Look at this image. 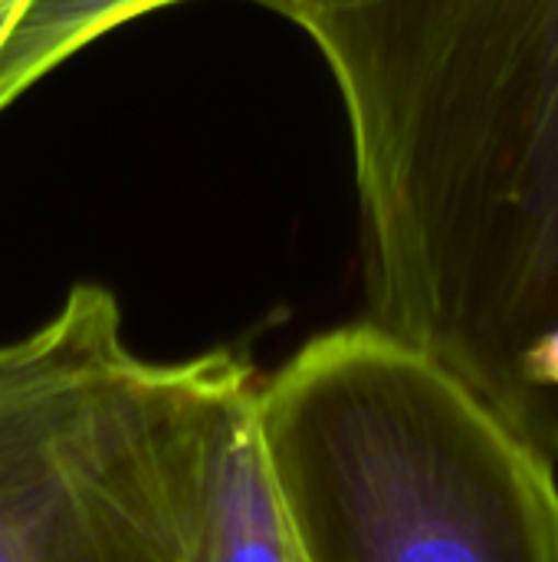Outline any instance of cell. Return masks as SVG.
<instances>
[{
    "label": "cell",
    "instance_id": "cell-7",
    "mask_svg": "<svg viewBox=\"0 0 558 562\" xmlns=\"http://www.w3.org/2000/svg\"><path fill=\"white\" fill-rule=\"evenodd\" d=\"M23 3H26V0H0V43H3V36L10 33V26L16 23Z\"/></svg>",
    "mask_w": 558,
    "mask_h": 562
},
{
    "label": "cell",
    "instance_id": "cell-5",
    "mask_svg": "<svg viewBox=\"0 0 558 562\" xmlns=\"http://www.w3.org/2000/svg\"><path fill=\"white\" fill-rule=\"evenodd\" d=\"M257 385L214 428L187 562H299L257 431Z\"/></svg>",
    "mask_w": 558,
    "mask_h": 562
},
{
    "label": "cell",
    "instance_id": "cell-3",
    "mask_svg": "<svg viewBox=\"0 0 558 562\" xmlns=\"http://www.w3.org/2000/svg\"><path fill=\"white\" fill-rule=\"evenodd\" d=\"M234 352L135 359L0 471V562H187Z\"/></svg>",
    "mask_w": 558,
    "mask_h": 562
},
{
    "label": "cell",
    "instance_id": "cell-2",
    "mask_svg": "<svg viewBox=\"0 0 558 562\" xmlns=\"http://www.w3.org/2000/svg\"><path fill=\"white\" fill-rule=\"evenodd\" d=\"M253 412L299 562H558L556 464L375 323L309 339Z\"/></svg>",
    "mask_w": 558,
    "mask_h": 562
},
{
    "label": "cell",
    "instance_id": "cell-6",
    "mask_svg": "<svg viewBox=\"0 0 558 562\" xmlns=\"http://www.w3.org/2000/svg\"><path fill=\"white\" fill-rule=\"evenodd\" d=\"M178 0H26L0 43V112L92 36Z\"/></svg>",
    "mask_w": 558,
    "mask_h": 562
},
{
    "label": "cell",
    "instance_id": "cell-1",
    "mask_svg": "<svg viewBox=\"0 0 558 562\" xmlns=\"http://www.w3.org/2000/svg\"><path fill=\"white\" fill-rule=\"evenodd\" d=\"M345 105L378 329L558 464V0H260Z\"/></svg>",
    "mask_w": 558,
    "mask_h": 562
},
{
    "label": "cell",
    "instance_id": "cell-4",
    "mask_svg": "<svg viewBox=\"0 0 558 562\" xmlns=\"http://www.w3.org/2000/svg\"><path fill=\"white\" fill-rule=\"evenodd\" d=\"M138 356L109 290L76 286L56 316L0 346V471Z\"/></svg>",
    "mask_w": 558,
    "mask_h": 562
}]
</instances>
